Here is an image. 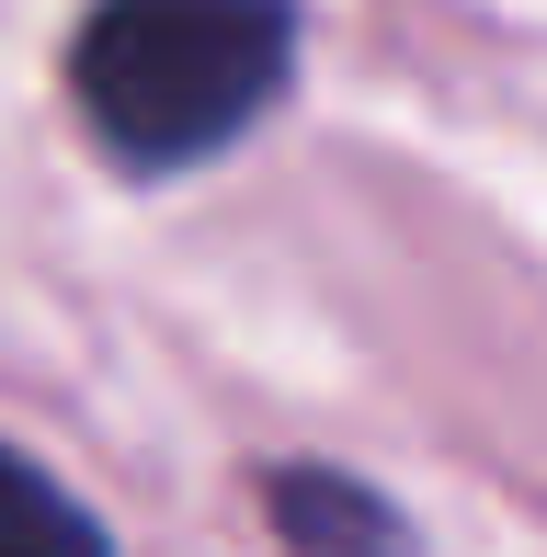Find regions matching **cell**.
I'll list each match as a JSON object with an SVG mask.
<instances>
[{"mask_svg": "<svg viewBox=\"0 0 547 557\" xmlns=\"http://www.w3.org/2000/svg\"><path fill=\"white\" fill-rule=\"evenodd\" d=\"M285 58H296L285 0H104L69 46V91L114 160L183 171L274 114Z\"/></svg>", "mask_w": 547, "mask_h": 557, "instance_id": "cell-1", "label": "cell"}, {"mask_svg": "<svg viewBox=\"0 0 547 557\" xmlns=\"http://www.w3.org/2000/svg\"><path fill=\"white\" fill-rule=\"evenodd\" d=\"M263 512L285 535V557H411L400 500L342 467H263Z\"/></svg>", "mask_w": 547, "mask_h": 557, "instance_id": "cell-2", "label": "cell"}, {"mask_svg": "<svg viewBox=\"0 0 547 557\" xmlns=\"http://www.w3.org/2000/svg\"><path fill=\"white\" fill-rule=\"evenodd\" d=\"M0 557H114V535L23 444H0Z\"/></svg>", "mask_w": 547, "mask_h": 557, "instance_id": "cell-3", "label": "cell"}]
</instances>
